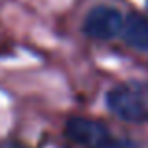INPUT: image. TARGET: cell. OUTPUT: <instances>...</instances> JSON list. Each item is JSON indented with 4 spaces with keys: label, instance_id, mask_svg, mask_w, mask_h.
I'll return each mask as SVG.
<instances>
[{
    "label": "cell",
    "instance_id": "3",
    "mask_svg": "<svg viewBox=\"0 0 148 148\" xmlns=\"http://www.w3.org/2000/svg\"><path fill=\"white\" fill-rule=\"evenodd\" d=\"M66 135L73 143L86 148H99L111 139L105 124L98 120H90L84 116H73L66 122Z\"/></svg>",
    "mask_w": 148,
    "mask_h": 148
},
{
    "label": "cell",
    "instance_id": "1",
    "mask_svg": "<svg viewBox=\"0 0 148 148\" xmlns=\"http://www.w3.org/2000/svg\"><path fill=\"white\" fill-rule=\"evenodd\" d=\"M112 114L126 122H143L148 118V101L135 84H120L107 94Z\"/></svg>",
    "mask_w": 148,
    "mask_h": 148
},
{
    "label": "cell",
    "instance_id": "6",
    "mask_svg": "<svg viewBox=\"0 0 148 148\" xmlns=\"http://www.w3.org/2000/svg\"><path fill=\"white\" fill-rule=\"evenodd\" d=\"M146 4H148V0H146Z\"/></svg>",
    "mask_w": 148,
    "mask_h": 148
},
{
    "label": "cell",
    "instance_id": "4",
    "mask_svg": "<svg viewBox=\"0 0 148 148\" xmlns=\"http://www.w3.org/2000/svg\"><path fill=\"white\" fill-rule=\"evenodd\" d=\"M124 41L137 51H148V19L139 13H131L122 23Z\"/></svg>",
    "mask_w": 148,
    "mask_h": 148
},
{
    "label": "cell",
    "instance_id": "2",
    "mask_svg": "<svg viewBox=\"0 0 148 148\" xmlns=\"http://www.w3.org/2000/svg\"><path fill=\"white\" fill-rule=\"evenodd\" d=\"M124 17L118 10L109 6H98L88 11L83 25V32L94 40H112L122 30Z\"/></svg>",
    "mask_w": 148,
    "mask_h": 148
},
{
    "label": "cell",
    "instance_id": "5",
    "mask_svg": "<svg viewBox=\"0 0 148 148\" xmlns=\"http://www.w3.org/2000/svg\"><path fill=\"white\" fill-rule=\"evenodd\" d=\"M99 148H127L124 143H118V141H112V139H109L107 143H103Z\"/></svg>",
    "mask_w": 148,
    "mask_h": 148
}]
</instances>
